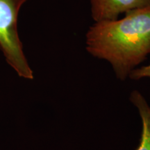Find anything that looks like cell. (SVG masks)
I'll return each mask as SVG.
<instances>
[{"label":"cell","mask_w":150,"mask_h":150,"mask_svg":"<svg viewBox=\"0 0 150 150\" xmlns=\"http://www.w3.org/2000/svg\"><path fill=\"white\" fill-rule=\"evenodd\" d=\"M86 49L108 62L117 79L125 81L150 55V6L115 20L94 22L86 34Z\"/></svg>","instance_id":"obj_1"},{"label":"cell","mask_w":150,"mask_h":150,"mask_svg":"<svg viewBox=\"0 0 150 150\" xmlns=\"http://www.w3.org/2000/svg\"><path fill=\"white\" fill-rule=\"evenodd\" d=\"M27 0H0V50L6 61L20 77L33 79L18 32V16Z\"/></svg>","instance_id":"obj_2"},{"label":"cell","mask_w":150,"mask_h":150,"mask_svg":"<svg viewBox=\"0 0 150 150\" xmlns=\"http://www.w3.org/2000/svg\"><path fill=\"white\" fill-rule=\"evenodd\" d=\"M95 22L115 20L136 9L150 6V0H90Z\"/></svg>","instance_id":"obj_3"},{"label":"cell","mask_w":150,"mask_h":150,"mask_svg":"<svg viewBox=\"0 0 150 150\" xmlns=\"http://www.w3.org/2000/svg\"><path fill=\"white\" fill-rule=\"evenodd\" d=\"M129 100L138 109L142 121V134L136 150H150V106L138 91L131 92Z\"/></svg>","instance_id":"obj_4"},{"label":"cell","mask_w":150,"mask_h":150,"mask_svg":"<svg viewBox=\"0 0 150 150\" xmlns=\"http://www.w3.org/2000/svg\"><path fill=\"white\" fill-rule=\"evenodd\" d=\"M129 78L132 80H140L144 78H150V65L137 67L131 71Z\"/></svg>","instance_id":"obj_5"}]
</instances>
